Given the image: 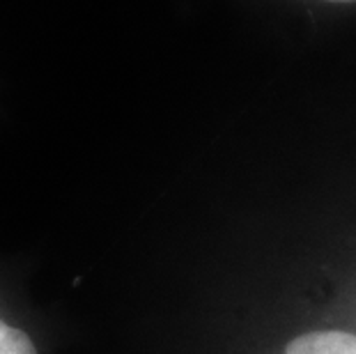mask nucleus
Masks as SVG:
<instances>
[{
	"instance_id": "obj_2",
	"label": "nucleus",
	"mask_w": 356,
	"mask_h": 354,
	"mask_svg": "<svg viewBox=\"0 0 356 354\" xmlns=\"http://www.w3.org/2000/svg\"><path fill=\"white\" fill-rule=\"evenodd\" d=\"M276 354H356V336L345 331L294 334Z\"/></svg>"
},
{
	"instance_id": "obj_3",
	"label": "nucleus",
	"mask_w": 356,
	"mask_h": 354,
	"mask_svg": "<svg viewBox=\"0 0 356 354\" xmlns=\"http://www.w3.org/2000/svg\"><path fill=\"white\" fill-rule=\"evenodd\" d=\"M333 3H356V0H333Z\"/></svg>"
},
{
	"instance_id": "obj_1",
	"label": "nucleus",
	"mask_w": 356,
	"mask_h": 354,
	"mask_svg": "<svg viewBox=\"0 0 356 354\" xmlns=\"http://www.w3.org/2000/svg\"><path fill=\"white\" fill-rule=\"evenodd\" d=\"M0 354H58L56 325L37 276L0 260Z\"/></svg>"
}]
</instances>
